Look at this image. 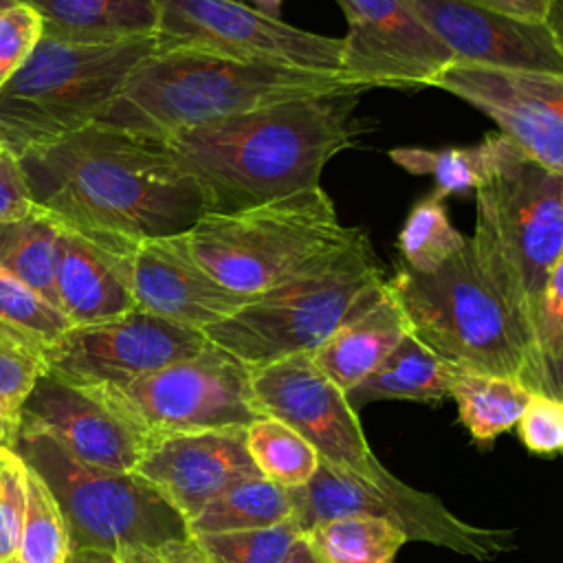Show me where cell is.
<instances>
[{"mask_svg": "<svg viewBox=\"0 0 563 563\" xmlns=\"http://www.w3.org/2000/svg\"><path fill=\"white\" fill-rule=\"evenodd\" d=\"M18 433H20V420L11 418V416L0 407V446L15 449Z\"/></svg>", "mask_w": 563, "mask_h": 563, "instance_id": "cell-45", "label": "cell"}, {"mask_svg": "<svg viewBox=\"0 0 563 563\" xmlns=\"http://www.w3.org/2000/svg\"><path fill=\"white\" fill-rule=\"evenodd\" d=\"M42 37V18L22 2L0 9V90Z\"/></svg>", "mask_w": 563, "mask_h": 563, "instance_id": "cell-37", "label": "cell"}, {"mask_svg": "<svg viewBox=\"0 0 563 563\" xmlns=\"http://www.w3.org/2000/svg\"><path fill=\"white\" fill-rule=\"evenodd\" d=\"M319 563H391L407 537L389 521L339 517L303 532Z\"/></svg>", "mask_w": 563, "mask_h": 563, "instance_id": "cell-28", "label": "cell"}, {"mask_svg": "<svg viewBox=\"0 0 563 563\" xmlns=\"http://www.w3.org/2000/svg\"><path fill=\"white\" fill-rule=\"evenodd\" d=\"M15 451L57 499L70 550H101L123 561L191 539L187 519L134 471L84 464L51 435L31 429H20Z\"/></svg>", "mask_w": 563, "mask_h": 563, "instance_id": "cell-8", "label": "cell"}, {"mask_svg": "<svg viewBox=\"0 0 563 563\" xmlns=\"http://www.w3.org/2000/svg\"><path fill=\"white\" fill-rule=\"evenodd\" d=\"M26 508V462L15 449L0 446V563L20 550Z\"/></svg>", "mask_w": 563, "mask_h": 563, "instance_id": "cell-36", "label": "cell"}, {"mask_svg": "<svg viewBox=\"0 0 563 563\" xmlns=\"http://www.w3.org/2000/svg\"><path fill=\"white\" fill-rule=\"evenodd\" d=\"M68 552V530L59 504L42 475L26 464V508L18 556L22 563H64Z\"/></svg>", "mask_w": 563, "mask_h": 563, "instance_id": "cell-32", "label": "cell"}, {"mask_svg": "<svg viewBox=\"0 0 563 563\" xmlns=\"http://www.w3.org/2000/svg\"><path fill=\"white\" fill-rule=\"evenodd\" d=\"M33 200L59 222L128 242L178 235L205 213L165 143L92 123L20 156Z\"/></svg>", "mask_w": 563, "mask_h": 563, "instance_id": "cell-1", "label": "cell"}, {"mask_svg": "<svg viewBox=\"0 0 563 563\" xmlns=\"http://www.w3.org/2000/svg\"><path fill=\"white\" fill-rule=\"evenodd\" d=\"M468 246L482 277L537 345L539 297L563 257V174L545 169L497 132L490 172L475 189Z\"/></svg>", "mask_w": 563, "mask_h": 563, "instance_id": "cell-4", "label": "cell"}, {"mask_svg": "<svg viewBox=\"0 0 563 563\" xmlns=\"http://www.w3.org/2000/svg\"><path fill=\"white\" fill-rule=\"evenodd\" d=\"M482 9H490L495 13L523 20V22H541L548 15L550 0H464Z\"/></svg>", "mask_w": 563, "mask_h": 563, "instance_id": "cell-41", "label": "cell"}, {"mask_svg": "<svg viewBox=\"0 0 563 563\" xmlns=\"http://www.w3.org/2000/svg\"><path fill=\"white\" fill-rule=\"evenodd\" d=\"M358 99L282 101L180 130L163 143L196 180L207 213H231L319 187L325 165L363 134Z\"/></svg>", "mask_w": 563, "mask_h": 563, "instance_id": "cell-2", "label": "cell"}, {"mask_svg": "<svg viewBox=\"0 0 563 563\" xmlns=\"http://www.w3.org/2000/svg\"><path fill=\"white\" fill-rule=\"evenodd\" d=\"M42 18V35L114 44L154 37L161 0H18Z\"/></svg>", "mask_w": 563, "mask_h": 563, "instance_id": "cell-23", "label": "cell"}, {"mask_svg": "<svg viewBox=\"0 0 563 563\" xmlns=\"http://www.w3.org/2000/svg\"><path fill=\"white\" fill-rule=\"evenodd\" d=\"M301 534L297 521L288 519L268 528L191 534V539L209 563H284Z\"/></svg>", "mask_w": 563, "mask_h": 563, "instance_id": "cell-33", "label": "cell"}, {"mask_svg": "<svg viewBox=\"0 0 563 563\" xmlns=\"http://www.w3.org/2000/svg\"><path fill=\"white\" fill-rule=\"evenodd\" d=\"M292 519L308 532L312 526L339 517H374L396 526L407 541H424L457 554L486 561L512 545V532L479 528L453 515L435 495L394 479L376 486L354 473L319 462L317 473L299 488H290Z\"/></svg>", "mask_w": 563, "mask_h": 563, "instance_id": "cell-11", "label": "cell"}, {"mask_svg": "<svg viewBox=\"0 0 563 563\" xmlns=\"http://www.w3.org/2000/svg\"><path fill=\"white\" fill-rule=\"evenodd\" d=\"M409 332L449 365L543 387V361L532 336L482 277L471 246L431 273L400 264L387 279Z\"/></svg>", "mask_w": 563, "mask_h": 563, "instance_id": "cell-6", "label": "cell"}, {"mask_svg": "<svg viewBox=\"0 0 563 563\" xmlns=\"http://www.w3.org/2000/svg\"><path fill=\"white\" fill-rule=\"evenodd\" d=\"M387 290L383 264L367 233H354L284 282L251 297L227 319L205 328L216 347L246 367L314 352L339 325Z\"/></svg>", "mask_w": 563, "mask_h": 563, "instance_id": "cell-5", "label": "cell"}, {"mask_svg": "<svg viewBox=\"0 0 563 563\" xmlns=\"http://www.w3.org/2000/svg\"><path fill=\"white\" fill-rule=\"evenodd\" d=\"M449 396L473 440L488 444L521 420L534 394L517 378L457 369Z\"/></svg>", "mask_w": 563, "mask_h": 563, "instance_id": "cell-26", "label": "cell"}, {"mask_svg": "<svg viewBox=\"0 0 563 563\" xmlns=\"http://www.w3.org/2000/svg\"><path fill=\"white\" fill-rule=\"evenodd\" d=\"M37 209L20 158L4 150L0 156V224L22 220Z\"/></svg>", "mask_w": 563, "mask_h": 563, "instance_id": "cell-40", "label": "cell"}, {"mask_svg": "<svg viewBox=\"0 0 563 563\" xmlns=\"http://www.w3.org/2000/svg\"><path fill=\"white\" fill-rule=\"evenodd\" d=\"M534 336L541 361L563 352V257L554 264L543 284L537 306Z\"/></svg>", "mask_w": 563, "mask_h": 563, "instance_id": "cell-39", "label": "cell"}, {"mask_svg": "<svg viewBox=\"0 0 563 563\" xmlns=\"http://www.w3.org/2000/svg\"><path fill=\"white\" fill-rule=\"evenodd\" d=\"M455 64L563 75V55L541 22H523L464 0H409Z\"/></svg>", "mask_w": 563, "mask_h": 563, "instance_id": "cell-17", "label": "cell"}, {"mask_svg": "<svg viewBox=\"0 0 563 563\" xmlns=\"http://www.w3.org/2000/svg\"><path fill=\"white\" fill-rule=\"evenodd\" d=\"M455 372L457 367L442 361L409 332L378 365V369H374L345 396L354 409L376 400L438 402L449 396Z\"/></svg>", "mask_w": 563, "mask_h": 563, "instance_id": "cell-24", "label": "cell"}, {"mask_svg": "<svg viewBox=\"0 0 563 563\" xmlns=\"http://www.w3.org/2000/svg\"><path fill=\"white\" fill-rule=\"evenodd\" d=\"M495 156V134L471 147H391L389 158L409 174L431 176L435 196L442 200L453 194L475 191L484 176L490 172Z\"/></svg>", "mask_w": 563, "mask_h": 563, "instance_id": "cell-29", "label": "cell"}, {"mask_svg": "<svg viewBox=\"0 0 563 563\" xmlns=\"http://www.w3.org/2000/svg\"><path fill=\"white\" fill-rule=\"evenodd\" d=\"M409 334L396 299L385 295L339 325L314 352L317 367L345 394L367 378Z\"/></svg>", "mask_w": 563, "mask_h": 563, "instance_id": "cell-22", "label": "cell"}, {"mask_svg": "<svg viewBox=\"0 0 563 563\" xmlns=\"http://www.w3.org/2000/svg\"><path fill=\"white\" fill-rule=\"evenodd\" d=\"M20 429L42 431L84 464L132 473L147 444L88 391L42 374L20 409Z\"/></svg>", "mask_w": 563, "mask_h": 563, "instance_id": "cell-20", "label": "cell"}, {"mask_svg": "<svg viewBox=\"0 0 563 563\" xmlns=\"http://www.w3.org/2000/svg\"><path fill=\"white\" fill-rule=\"evenodd\" d=\"M343 73L246 64L191 51H152L130 73L101 125L150 141L273 103L363 95Z\"/></svg>", "mask_w": 563, "mask_h": 563, "instance_id": "cell-3", "label": "cell"}, {"mask_svg": "<svg viewBox=\"0 0 563 563\" xmlns=\"http://www.w3.org/2000/svg\"><path fill=\"white\" fill-rule=\"evenodd\" d=\"M246 2H251V7H255L257 11H262V13H266V15L279 18L282 2H284V0H246Z\"/></svg>", "mask_w": 563, "mask_h": 563, "instance_id": "cell-48", "label": "cell"}, {"mask_svg": "<svg viewBox=\"0 0 563 563\" xmlns=\"http://www.w3.org/2000/svg\"><path fill=\"white\" fill-rule=\"evenodd\" d=\"M545 29L550 31L556 48L561 51L563 55V0H550V7H548V15L543 20Z\"/></svg>", "mask_w": 563, "mask_h": 563, "instance_id": "cell-44", "label": "cell"}, {"mask_svg": "<svg viewBox=\"0 0 563 563\" xmlns=\"http://www.w3.org/2000/svg\"><path fill=\"white\" fill-rule=\"evenodd\" d=\"M468 240L449 220L440 196L422 198L407 216L398 233L402 264L416 273H431L460 253Z\"/></svg>", "mask_w": 563, "mask_h": 563, "instance_id": "cell-31", "label": "cell"}, {"mask_svg": "<svg viewBox=\"0 0 563 563\" xmlns=\"http://www.w3.org/2000/svg\"><path fill=\"white\" fill-rule=\"evenodd\" d=\"M42 374V350L0 325V407L11 418L20 420V409Z\"/></svg>", "mask_w": 563, "mask_h": 563, "instance_id": "cell-35", "label": "cell"}, {"mask_svg": "<svg viewBox=\"0 0 563 563\" xmlns=\"http://www.w3.org/2000/svg\"><path fill=\"white\" fill-rule=\"evenodd\" d=\"M4 150H7V147H4V145H2V141H0V156H2V152H4Z\"/></svg>", "mask_w": 563, "mask_h": 563, "instance_id": "cell-51", "label": "cell"}, {"mask_svg": "<svg viewBox=\"0 0 563 563\" xmlns=\"http://www.w3.org/2000/svg\"><path fill=\"white\" fill-rule=\"evenodd\" d=\"M345 227L319 187L231 213H205L185 242L194 260L224 288L255 297L345 242Z\"/></svg>", "mask_w": 563, "mask_h": 563, "instance_id": "cell-9", "label": "cell"}, {"mask_svg": "<svg viewBox=\"0 0 563 563\" xmlns=\"http://www.w3.org/2000/svg\"><path fill=\"white\" fill-rule=\"evenodd\" d=\"M0 325L42 350V354L70 328L57 308L24 286L4 266H0Z\"/></svg>", "mask_w": 563, "mask_h": 563, "instance_id": "cell-34", "label": "cell"}, {"mask_svg": "<svg viewBox=\"0 0 563 563\" xmlns=\"http://www.w3.org/2000/svg\"><path fill=\"white\" fill-rule=\"evenodd\" d=\"M59 238L62 222L42 207L22 220L0 224V266L57 310Z\"/></svg>", "mask_w": 563, "mask_h": 563, "instance_id": "cell-25", "label": "cell"}, {"mask_svg": "<svg viewBox=\"0 0 563 563\" xmlns=\"http://www.w3.org/2000/svg\"><path fill=\"white\" fill-rule=\"evenodd\" d=\"M251 391L262 416L295 429L319 460L376 486L396 479L372 453L356 409L308 352L251 367Z\"/></svg>", "mask_w": 563, "mask_h": 563, "instance_id": "cell-13", "label": "cell"}, {"mask_svg": "<svg viewBox=\"0 0 563 563\" xmlns=\"http://www.w3.org/2000/svg\"><path fill=\"white\" fill-rule=\"evenodd\" d=\"M15 2H18V0H0V9H2V7H11V4H15Z\"/></svg>", "mask_w": 563, "mask_h": 563, "instance_id": "cell-49", "label": "cell"}, {"mask_svg": "<svg viewBox=\"0 0 563 563\" xmlns=\"http://www.w3.org/2000/svg\"><path fill=\"white\" fill-rule=\"evenodd\" d=\"M519 424L521 442L541 455L563 449V400L545 394H534Z\"/></svg>", "mask_w": 563, "mask_h": 563, "instance_id": "cell-38", "label": "cell"}, {"mask_svg": "<svg viewBox=\"0 0 563 563\" xmlns=\"http://www.w3.org/2000/svg\"><path fill=\"white\" fill-rule=\"evenodd\" d=\"M4 563H22V559L15 554V556H11V559H9V561H4Z\"/></svg>", "mask_w": 563, "mask_h": 563, "instance_id": "cell-50", "label": "cell"}, {"mask_svg": "<svg viewBox=\"0 0 563 563\" xmlns=\"http://www.w3.org/2000/svg\"><path fill=\"white\" fill-rule=\"evenodd\" d=\"M292 515L295 506L290 488H284L262 475H251L213 497L189 521V532L209 534L268 528L292 519Z\"/></svg>", "mask_w": 563, "mask_h": 563, "instance_id": "cell-27", "label": "cell"}, {"mask_svg": "<svg viewBox=\"0 0 563 563\" xmlns=\"http://www.w3.org/2000/svg\"><path fill=\"white\" fill-rule=\"evenodd\" d=\"M347 20L341 73L363 86L424 88L455 64L409 0H336Z\"/></svg>", "mask_w": 563, "mask_h": 563, "instance_id": "cell-15", "label": "cell"}, {"mask_svg": "<svg viewBox=\"0 0 563 563\" xmlns=\"http://www.w3.org/2000/svg\"><path fill=\"white\" fill-rule=\"evenodd\" d=\"M541 394L563 400V352L543 361V387Z\"/></svg>", "mask_w": 563, "mask_h": 563, "instance_id": "cell-43", "label": "cell"}, {"mask_svg": "<svg viewBox=\"0 0 563 563\" xmlns=\"http://www.w3.org/2000/svg\"><path fill=\"white\" fill-rule=\"evenodd\" d=\"M132 244L62 222L55 286L68 325L99 323L136 310L130 279Z\"/></svg>", "mask_w": 563, "mask_h": 563, "instance_id": "cell-21", "label": "cell"}, {"mask_svg": "<svg viewBox=\"0 0 563 563\" xmlns=\"http://www.w3.org/2000/svg\"><path fill=\"white\" fill-rule=\"evenodd\" d=\"M154 37L81 44L42 35L0 90V141L18 158L99 123Z\"/></svg>", "mask_w": 563, "mask_h": 563, "instance_id": "cell-7", "label": "cell"}, {"mask_svg": "<svg viewBox=\"0 0 563 563\" xmlns=\"http://www.w3.org/2000/svg\"><path fill=\"white\" fill-rule=\"evenodd\" d=\"M433 88L471 103L523 154L563 174V75L453 64Z\"/></svg>", "mask_w": 563, "mask_h": 563, "instance_id": "cell-16", "label": "cell"}, {"mask_svg": "<svg viewBox=\"0 0 563 563\" xmlns=\"http://www.w3.org/2000/svg\"><path fill=\"white\" fill-rule=\"evenodd\" d=\"M341 37L290 26L238 0H161L154 51H191L246 64L341 73Z\"/></svg>", "mask_w": 563, "mask_h": 563, "instance_id": "cell-12", "label": "cell"}, {"mask_svg": "<svg viewBox=\"0 0 563 563\" xmlns=\"http://www.w3.org/2000/svg\"><path fill=\"white\" fill-rule=\"evenodd\" d=\"M103 402L145 444L191 431L246 429L262 413L251 367L216 347L121 385L79 387Z\"/></svg>", "mask_w": 563, "mask_h": 563, "instance_id": "cell-10", "label": "cell"}, {"mask_svg": "<svg viewBox=\"0 0 563 563\" xmlns=\"http://www.w3.org/2000/svg\"><path fill=\"white\" fill-rule=\"evenodd\" d=\"M246 449L257 473L284 488L303 486L321 462L308 440L268 416H260L246 427Z\"/></svg>", "mask_w": 563, "mask_h": 563, "instance_id": "cell-30", "label": "cell"}, {"mask_svg": "<svg viewBox=\"0 0 563 563\" xmlns=\"http://www.w3.org/2000/svg\"><path fill=\"white\" fill-rule=\"evenodd\" d=\"M158 563H209L207 556L198 550L194 539L172 543L158 552Z\"/></svg>", "mask_w": 563, "mask_h": 563, "instance_id": "cell-42", "label": "cell"}, {"mask_svg": "<svg viewBox=\"0 0 563 563\" xmlns=\"http://www.w3.org/2000/svg\"><path fill=\"white\" fill-rule=\"evenodd\" d=\"M136 475L147 479L187 523L231 484L260 475L249 449L246 429H207L176 433L147 444Z\"/></svg>", "mask_w": 563, "mask_h": 563, "instance_id": "cell-18", "label": "cell"}, {"mask_svg": "<svg viewBox=\"0 0 563 563\" xmlns=\"http://www.w3.org/2000/svg\"><path fill=\"white\" fill-rule=\"evenodd\" d=\"M202 330L141 308L88 325H70L44 350L46 374L75 385H121L209 347Z\"/></svg>", "mask_w": 563, "mask_h": 563, "instance_id": "cell-14", "label": "cell"}, {"mask_svg": "<svg viewBox=\"0 0 563 563\" xmlns=\"http://www.w3.org/2000/svg\"><path fill=\"white\" fill-rule=\"evenodd\" d=\"M284 563H319L314 552H312V548H310V543H308V539H306V534H301L297 539V543L292 545V550L288 552Z\"/></svg>", "mask_w": 563, "mask_h": 563, "instance_id": "cell-47", "label": "cell"}, {"mask_svg": "<svg viewBox=\"0 0 563 563\" xmlns=\"http://www.w3.org/2000/svg\"><path fill=\"white\" fill-rule=\"evenodd\" d=\"M64 563H119V559L101 550H70Z\"/></svg>", "mask_w": 563, "mask_h": 563, "instance_id": "cell-46", "label": "cell"}, {"mask_svg": "<svg viewBox=\"0 0 563 563\" xmlns=\"http://www.w3.org/2000/svg\"><path fill=\"white\" fill-rule=\"evenodd\" d=\"M130 279L136 308L196 330L227 319L251 299L218 284L194 260L183 233L134 242Z\"/></svg>", "mask_w": 563, "mask_h": 563, "instance_id": "cell-19", "label": "cell"}]
</instances>
